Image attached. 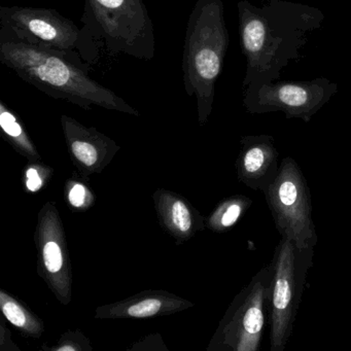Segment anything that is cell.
Returning a JSON list of instances; mask_svg holds the SVG:
<instances>
[{"label":"cell","mask_w":351,"mask_h":351,"mask_svg":"<svg viewBox=\"0 0 351 351\" xmlns=\"http://www.w3.org/2000/svg\"><path fill=\"white\" fill-rule=\"evenodd\" d=\"M3 311L8 320H10L14 326H19V328L25 326V314L17 304L14 302H5L3 304Z\"/></svg>","instance_id":"cell-17"},{"label":"cell","mask_w":351,"mask_h":351,"mask_svg":"<svg viewBox=\"0 0 351 351\" xmlns=\"http://www.w3.org/2000/svg\"><path fill=\"white\" fill-rule=\"evenodd\" d=\"M272 266L261 269L246 289L236 316L233 340L236 350L258 351L266 324L265 306L270 295Z\"/></svg>","instance_id":"cell-9"},{"label":"cell","mask_w":351,"mask_h":351,"mask_svg":"<svg viewBox=\"0 0 351 351\" xmlns=\"http://www.w3.org/2000/svg\"><path fill=\"white\" fill-rule=\"evenodd\" d=\"M86 191L81 184H77L71 189L69 193V201L75 207L82 206L85 202Z\"/></svg>","instance_id":"cell-18"},{"label":"cell","mask_w":351,"mask_h":351,"mask_svg":"<svg viewBox=\"0 0 351 351\" xmlns=\"http://www.w3.org/2000/svg\"><path fill=\"white\" fill-rule=\"evenodd\" d=\"M172 219H173L176 227L182 232L188 231L192 226L190 211L186 208V205L180 201L174 203L172 206Z\"/></svg>","instance_id":"cell-16"},{"label":"cell","mask_w":351,"mask_h":351,"mask_svg":"<svg viewBox=\"0 0 351 351\" xmlns=\"http://www.w3.org/2000/svg\"><path fill=\"white\" fill-rule=\"evenodd\" d=\"M71 147L75 157L86 165L92 166L97 161V151L92 143L88 141H75Z\"/></svg>","instance_id":"cell-14"},{"label":"cell","mask_w":351,"mask_h":351,"mask_svg":"<svg viewBox=\"0 0 351 351\" xmlns=\"http://www.w3.org/2000/svg\"><path fill=\"white\" fill-rule=\"evenodd\" d=\"M239 172L242 180L252 190L266 194L279 171V154L270 135H252L242 139Z\"/></svg>","instance_id":"cell-10"},{"label":"cell","mask_w":351,"mask_h":351,"mask_svg":"<svg viewBox=\"0 0 351 351\" xmlns=\"http://www.w3.org/2000/svg\"><path fill=\"white\" fill-rule=\"evenodd\" d=\"M161 308V302L159 300L149 299L139 302L129 308V315L133 317H149L155 315Z\"/></svg>","instance_id":"cell-15"},{"label":"cell","mask_w":351,"mask_h":351,"mask_svg":"<svg viewBox=\"0 0 351 351\" xmlns=\"http://www.w3.org/2000/svg\"><path fill=\"white\" fill-rule=\"evenodd\" d=\"M229 44L223 0H196L186 24L182 69L186 93L196 97L203 118L213 108Z\"/></svg>","instance_id":"cell-3"},{"label":"cell","mask_w":351,"mask_h":351,"mask_svg":"<svg viewBox=\"0 0 351 351\" xmlns=\"http://www.w3.org/2000/svg\"><path fill=\"white\" fill-rule=\"evenodd\" d=\"M0 40L28 43L64 53L75 52L83 43V32L53 9L0 8Z\"/></svg>","instance_id":"cell-8"},{"label":"cell","mask_w":351,"mask_h":351,"mask_svg":"<svg viewBox=\"0 0 351 351\" xmlns=\"http://www.w3.org/2000/svg\"><path fill=\"white\" fill-rule=\"evenodd\" d=\"M66 54L28 43L0 40V62L43 93L81 106L135 112L118 94L94 81Z\"/></svg>","instance_id":"cell-2"},{"label":"cell","mask_w":351,"mask_h":351,"mask_svg":"<svg viewBox=\"0 0 351 351\" xmlns=\"http://www.w3.org/2000/svg\"><path fill=\"white\" fill-rule=\"evenodd\" d=\"M0 126L9 136L14 138H19L23 135V129L18 122L15 114L5 106L3 102H0Z\"/></svg>","instance_id":"cell-12"},{"label":"cell","mask_w":351,"mask_h":351,"mask_svg":"<svg viewBox=\"0 0 351 351\" xmlns=\"http://www.w3.org/2000/svg\"><path fill=\"white\" fill-rule=\"evenodd\" d=\"M250 205H252V201L247 198H239L230 201L227 206L221 209L219 225L221 226V228H230L235 225Z\"/></svg>","instance_id":"cell-11"},{"label":"cell","mask_w":351,"mask_h":351,"mask_svg":"<svg viewBox=\"0 0 351 351\" xmlns=\"http://www.w3.org/2000/svg\"><path fill=\"white\" fill-rule=\"evenodd\" d=\"M237 10L240 46L246 59L244 89L277 81L289 63L301 59L309 36L326 19L317 8L287 0H269L261 7L240 0Z\"/></svg>","instance_id":"cell-1"},{"label":"cell","mask_w":351,"mask_h":351,"mask_svg":"<svg viewBox=\"0 0 351 351\" xmlns=\"http://www.w3.org/2000/svg\"><path fill=\"white\" fill-rule=\"evenodd\" d=\"M265 198L281 238L293 242L299 250H313L317 234L312 219L311 193L293 158L281 161L278 174Z\"/></svg>","instance_id":"cell-6"},{"label":"cell","mask_w":351,"mask_h":351,"mask_svg":"<svg viewBox=\"0 0 351 351\" xmlns=\"http://www.w3.org/2000/svg\"><path fill=\"white\" fill-rule=\"evenodd\" d=\"M44 260L51 273L60 270L63 265L62 252L56 242H48L44 247Z\"/></svg>","instance_id":"cell-13"},{"label":"cell","mask_w":351,"mask_h":351,"mask_svg":"<svg viewBox=\"0 0 351 351\" xmlns=\"http://www.w3.org/2000/svg\"><path fill=\"white\" fill-rule=\"evenodd\" d=\"M60 350H73V347H69V346L61 347Z\"/></svg>","instance_id":"cell-20"},{"label":"cell","mask_w":351,"mask_h":351,"mask_svg":"<svg viewBox=\"0 0 351 351\" xmlns=\"http://www.w3.org/2000/svg\"><path fill=\"white\" fill-rule=\"evenodd\" d=\"M313 250H299L281 238L271 263L270 350L283 351L293 332Z\"/></svg>","instance_id":"cell-5"},{"label":"cell","mask_w":351,"mask_h":351,"mask_svg":"<svg viewBox=\"0 0 351 351\" xmlns=\"http://www.w3.org/2000/svg\"><path fill=\"white\" fill-rule=\"evenodd\" d=\"M86 10L108 51L138 60L154 59L155 30L143 0H86Z\"/></svg>","instance_id":"cell-4"},{"label":"cell","mask_w":351,"mask_h":351,"mask_svg":"<svg viewBox=\"0 0 351 351\" xmlns=\"http://www.w3.org/2000/svg\"><path fill=\"white\" fill-rule=\"evenodd\" d=\"M27 178L28 190L32 191V192H36V191L40 190L43 182L36 169L32 168V169L28 170Z\"/></svg>","instance_id":"cell-19"},{"label":"cell","mask_w":351,"mask_h":351,"mask_svg":"<svg viewBox=\"0 0 351 351\" xmlns=\"http://www.w3.org/2000/svg\"><path fill=\"white\" fill-rule=\"evenodd\" d=\"M338 92V85L326 77L311 81L278 82L248 86L243 106L252 114L281 112L287 119L309 123Z\"/></svg>","instance_id":"cell-7"}]
</instances>
